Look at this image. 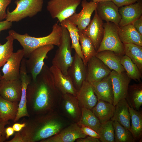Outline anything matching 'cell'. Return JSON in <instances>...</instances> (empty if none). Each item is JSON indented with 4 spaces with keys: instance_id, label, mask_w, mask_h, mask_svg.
I'll return each instance as SVG.
<instances>
[{
    "instance_id": "816d5d0a",
    "label": "cell",
    "mask_w": 142,
    "mask_h": 142,
    "mask_svg": "<svg viewBox=\"0 0 142 142\" xmlns=\"http://www.w3.org/2000/svg\"><path fill=\"white\" fill-rule=\"evenodd\" d=\"M2 121V119H0V121Z\"/></svg>"
},
{
    "instance_id": "f6af8a7d",
    "label": "cell",
    "mask_w": 142,
    "mask_h": 142,
    "mask_svg": "<svg viewBox=\"0 0 142 142\" xmlns=\"http://www.w3.org/2000/svg\"><path fill=\"white\" fill-rule=\"evenodd\" d=\"M26 123H24L20 124L16 123L14 124L12 126V128L14 131L19 132L21 131L22 129L26 126Z\"/></svg>"
},
{
    "instance_id": "30bf717a",
    "label": "cell",
    "mask_w": 142,
    "mask_h": 142,
    "mask_svg": "<svg viewBox=\"0 0 142 142\" xmlns=\"http://www.w3.org/2000/svg\"><path fill=\"white\" fill-rule=\"evenodd\" d=\"M24 57L23 49H19L16 52L13 53L3 66L2 69L3 75L1 80L9 81L20 79V68Z\"/></svg>"
},
{
    "instance_id": "5bb4252c",
    "label": "cell",
    "mask_w": 142,
    "mask_h": 142,
    "mask_svg": "<svg viewBox=\"0 0 142 142\" xmlns=\"http://www.w3.org/2000/svg\"><path fill=\"white\" fill-rule=\"evenodd\" d=\"M87 135L84 134L77 123L63 129L58 134L41 140L40 142H73Z\"/></svg>"
},
{
    "instance_id": "2e32d148",
    "label": "cell",
    "mask_w": 142,
    "mask_h": 142,
    "mask_svg": "<svg viewBox=\"0 0 142 142\" xmlns=\"http://www.w3.org/2000/svg\"><path fill=\"white\" fill-rule=\"evenodd\" d=\"M68 73L75 88L78 90L86 80L87 67L82 59L75 52L72 63L68 69Z\"/></svg>"
},
{
    "instance_id": "52a82bcc",
    "label": "cell",
    "mask_w": 142,
    "mask_h": 142,
    "mask_svg": "<svg viewBox=\"0 0 142 142\" xmlns=\"http://www.w3.org/2000/svg\"><path fill=\"white\" fill-rule=\"evenodd\" d=\"M81 0H50L47 9L52 18L60 23L75 13Z\"/></svg>"
},
{
    "instance_id": "8d00e7d4",
    "label": "cell",
    "mask_w": 142,
    "mask_h": 142,
    "mask_svg": "<svg viewBox=\"0 0 142 142\" xmlns=\"http://www.w3.org/2000/svg\"><path fill=\"white\" fill-rule=\"evenodd\" d=\"M100 141L102 142H115L113 121L110 119L101 124L98 133Z\"/></svg>"
},
{
    "instance_id": "cb8c5ba5",
    "label": "cell",
    "mask_w": 142,
    "mask_h": 142,
    "mask_svg": "<svg viewBox=\"0 0 142 142\" xmlns=\"http://www.w3.org/2000/svg\"><path fill=\"white\" fill-rule=\"evenodd\" d=\"M117 28L120 39L124 44L133 43L142 46V36L132 24L122 27L118 25Z\"/></svg>"
},
{
    "instance_id": "f546056e",
    "label": "cell",
    "mask_w": 142,
    "mask_h": 142,
    "mask_svg": "<svg viewBox=\"0 0 142 142\" xmlns=\"http://www.w3.org/2000/svg\"><path fill=\"white\" fill-rule=\"evenodd\" d=\"M126 99L130 106L138 110L142 105V83L129 85Z\"/></svg>"
},
{
    "instance_id": "8992f818",
    "label": "cell",
    "mask_w": 142,
    "mask_h": 142,
    "mask_svg": "<svg viewBox=\"0 0 142 142\" xmlns=\"http://www.w3.org/2000/svg\"><path fill=\"white\" fill-rule=\"evenodd\" d=\"M118 25L110 22L104 23V35L97 51V53L109 50L121 56L125 55L124 44L121 41L118 35Z\"/></svg>"
},
{
    "instance_id": "3957f363",
    "label": "cell",
    "mask_w": 142,
    "mask_h": 142,
    "mask_svg": "<svg viewBox=\"0 0 142 142\" xmlns=\"http://www.w3.org/2000/svg\"><path fill=\"white\" fill-rule=\"evenodd\" d=\"M52 28L49 34L42 37H32L27 33L21 34L12 30L9 31L8 33L14 40L19 42L23 48L24 57L28 58L32 51L40 47L48 45L59 46L62 35V26L56 23Z\"/></svg>"
},
{
    "instance_id": "d590c367",
    "label": "cell",
    "mask_w": 142,
    "mask_h": 142,
    "mask_svg": "<svg viewBox=\"0 0 142 142\" xmlns=\"http://www.w3.org/2000/svg\"><path fill=\"white\" fill-rule=\"evenodd\" d=\"M115 142H134L135 140L130 131L117 121H113Z\"/></svg>"
},
{
    "instance_id": "d4e9b609",
    "label": "cell",
    "mask_w": 142,
    "mask_h": 142,
    "mask_svg": "<svg viewBox=\"0 0 142 142\" xmlns=\"http://www.w3.org/2000/svg\"><path fill=\"white\" fill-rule=\"evenodd\" d=\"M111 70L119 73L125 72L121 63L122 56L115 52L104 50L97 53L95 56Z\"/></svg>"
},
{
    "instance_id": "44dd1931",
    "label": "cell",
    "mask_w": 142,
    "mask_h": 142,
    "mask_svg": "<svg viewBox=\"0 0 142 142\" xmlns=\"http://www.w3.org/2000/svg\"><path fill=\"white\" fill-rule=\"evenodd\" d=\"M90 84L98 100H101L113 104L114 95L109 75L100 81Z\"/></svg>"
},
{
    "instance_id": "db71d44e",
    "label": "cell",
    "mask_w": 142,
    "mask_h": 142,
    "mask_svg": "<svg viewBox=\"0 0 142 142\" xmlns=\"http://www.w3.org/2000/svg\"><path fill=\"white\" fill-rule=\"evenodd\" d=\"M0 119H1V118H0Z\"/></svg>"
},
{
    "instance_id": "603a6c76",
    "label": "cell",
    "mask_w": 142,
    "mask_h": 142,
    "mask_svg": "<svg viewBox=\"0 0 142 142\" xmlns=\"http://www.w3.org/2000/svg\"><path fill=\"white\" fill-rule=\"evenodd\" d=\"M61 96L63 109L65 113L69 118L78 122L80 117L81 109L77 97L69 93L62 95Z\"/></svg>"
},
{
    "instance_id": "4dcf8cb0",
    "label": "cell",
    "mask_w": 142,
    "mask_h": 142,
    "mask_svg": "<svg viewBox=\"0 0 142 142\" xmlns=\"http://www.w3.org/2000/svg\"><path fill=\"white\" fill-rule=\"evenodd\" d=\"M79 125H83L93 129L98 133L101 123L92 111L82 107L80 118L77 123Z\"/></svg>"
},
{
    "instance_id": "e0dca14e",
    "label": "cell",
    "mask_w": 142,
    "mask_h": 142,
    "mask_svg": "<svg viewBox=\"0 0 142 142\" xmlns=\"http://www.w3.org/2000/svg\"><path fill=\"white\" fill-rule=\"evenodd\" d=\"M49 68L55 85L61 95L69 93L76 96L77 90L69 75L64 74L59 69L53 65Z\"/></svg>"
},
{
    "instance_id": "c3c4849f",
    "label": "cell",
    "mask_w": 142,
    "mask_h": 142,
    "mask_svg": "<svg viewBox=\"0 0 142 142\" xmlns=\"http://www.w3.org/2000/svg\"><path fill=\"white\" fill-rule=\"evenodd\" d=\"M6 139L5 135H0V142L4 141Z\"/></svg>"
},
{
    "instance_id": "484cf974",
    "label": "cell",
    "mask_w": 142,
    "mask_h": 142,
    "mask_svg": "<svg viewBox=\"0 0 142 142\" xmlns=\"http://www.w3.org/2000/svg\"><path fill=\"white\" fill-rule=\"evenodd\" d=\"M129 106L126 99H123L120 100L115 106L114 115L111 119L113 121H117L130 130L131 119Z\"/></svg>"
},
{
    "instance_id": "7402d4cb",
    "label": "cell",
    "mask_w": 142,
    "mask_h": 142,
    "mask_svg": "<svg viewBox=\"0 0 142 142\" xmlns=\"http://www.w3.org/2000/svg\"><path fill=\"white\" fill-rule=\"evenodd\" d=\"M76 97L82 107L91 110L98 101L91 84L86 80L77 90Z\"/></svg>"
},
{
    "instance_id": "74e56055",
    "label": "cell",
    "mask_w": 142,
    "mask_h": 142,
    "mask_svg": "<svg viewBox=\"0 0 142 142\" xmlns=\"http://www.w3.org/2000/svg\"><path fill=\"white\" fill-rule=\"evenodd\" d=\"M6 42L4 44L0 43V69L6 63L13 52L14 39L10 35L6 38Z\"/></svg>"
},
{
    "instance_id": "ba28073f",
    "label": "cell",
    "mask_w": 142,
    "mask_h": 142,
    "mask_svg": "<svg viewBox=\"0 0 142 142\" xmlns=\"http://www.w3.org/2000/svg\"><path fill=\"white\" fill-rule=\"evenodd\" d=\"M54 48V45H48L38 47L32 51L28 59H26V67L28 74L31 75L32 79L36 80L44 64V60L47 54Z\"/></svg>"
},
{
    "instance_id": "11a10c76",
    "label": "cell",
    "mask_w": 142,
    "mask_h": 142,
    "mask_svg": "<svg viewBox=\"0 0 142 142\" xmlns=\"http://www.w3.org/2000/svg\"></svg>"
},
{
    "instance_id": "f5cc1de1",
    "label": "cell",
    "mask_w": 142,
    "mask_h": 142,
    "mask_svg": "<svg viewBox=\"0 0 142 142\" xmlns=\"http://www.w3.org/2000/svg\"><path fill=\"white\" fill-rule=\"evenodd\" d=\"M0 34H1V32H0Z\"/></svg>"
},
{
    "instance_id": "7bdbcfd3",
    "label": "cell",
    "mask_w": 142,
    "mask_h": 142,
    "mask_svg": "<svg viewBox=\"0 0 142 142\" xmlns=\"http://www.w3.org/2000/svg\"><path fill=\"white\" fill-rule=\"evenodd\" d=\"M77 142H100L99 139L87 136L84 138H80L77 139Z\"/></svg>"
},
{
    "instance_id": "4fadbf2b",
    "label": "cell",
    "mask_w": 142,
    "mask_h": 142,
    "mask_svg": "<svg viewBox=\"0 0 142 142\" xmlns=\"http://www.w3.org/2000/svg\"><path fill=\"white\" fill-rule=\"evenodd\" d=\"M86 67L85 80L90 83L101 80L109 75L112 70L95 56L89 60Z\"/></svg>"
},
{
    "instance_id": "6da1fadb",
    "label": "cell",
    "mask_w": 142,
    "mask_h": 142,
    "mask_svg": "<svg viewBox=\"0 0 142 142\" xmlns=\"http://www.w3.org/2000/svg\"><path fill=\"white\" fill-rule=\"evenodd\" d=\"M59 94L61 95L55 85L50 68L44 64L36 80L32 79L28 86L27 110L32 114L37 115L50 113L54 106V100Z\"/></svg>"
},
{
    "instance_id": "b9f144b4",
    "label": "cell",
    "mask_w": 142,
    "mask_h": 142,
    "mask_svg": "<svg viewBox=\"0 0 142 142\" xmlns=\"http://www.w3.org/2000/svg\"><path fill=\"white\" fill-rule=\"evenodd\" d=\"M132 24L138 32L142 36V16L135 21Z\"/></svg>"
},
{
    "instance_id": "9a60e30c",
    "label": "cell",
    "mask_w": 142,
    "mask_h": 142,
    "mask_svg": "<svg viewBox=\"0 0 142 142\" xmlns=\"http://www.w3.org/2000/svg\"><path fill=\"white\" fill-rule=\"evenodd\" d=\"M93 19L85 29L82 31L91 41L97 50L103 37L104 33L103 21L98 15L96 10Z\"/></svg>"
},
{
    "instance_id": "e575fe53",
    "label": "cell",
    "mask_w": 142,
    "mask_h": 142,
    "mask_svg": "<svg viewBox=\"0 0 142 142\" xmlns=\"http://www.w3.org/2000/svg\"><path fill=\"white\" fill-rule=\"evenodd\" d=\"M121 63L128 76L131 79L140 82L142 73L136 65L128 56L125 55L121 58Z\"/></svg>"
},
{
    "instance_id": "9c48e42d",
    "label": "cell",
    "mask_w": 142,
    "mask_h": 142,
    "mask_svg": "<svg viewBox=\"0 0 142 142\" xmlns=\"http://www.w3.org/2000/svg\"><path fill=\"white\" fill-rule=\"evenodd\" d=\"M109 76L112 82L114 95L113 104L115 106L120 100L126 99L131 79L125 72L119 73L112 70Z\"/></svg>"
},
{
    "instance_id": "1f68e13d",
    "label": "cell",
    "mask_w": 142,
    "mask_h": 142,
    "mask_svg": "<svg viewBox=\"0 0 142 142\" xmlns=\"http://www.w3.org/2000/svg\"><path fill=\"white\" fill-rule=\"evenodd\" d=\"M131 121L130 131L135 140H141L142 135V115L141 112L129 106Z\"/></svg>"
},
{
    "instance_id": "681fc988",
    "label": "cell",
    "mask_w": 142,
    "mask_h": 142,
    "mask_svg": "<svg viewBox=\"0 0 142 142\" xmlns=\"http://www.w3.org/2000/svg\"><path fill=\"white\" fill-rule=\"evenodd\" d=\"M91 0L92 1H93L95 2H100L108 1H111V0Z\"/></svg>"
},
{
    "instance_id": "4316f807",
    "label": "cell",
    "mask_w": 142,
    "mask_h": 142,
    "mask_svg": "<svg viewBox=\"0 0 142 142\" xmlns=\"http://www.w3.org/2000/svg\"><path fill=\"white\" fill-rule=\"evenodd\" d=\"M115 109V106L113 104L98 100L96 104L91 110L101 124L111 119Z\"/></svg>"
},
{
    "instance_id": "ac0fdd59",
    "label": "cell",
    "mask_w": 142,
    "mask_h": 142,
    "mask_svg": "<svg viewBox=\"0 0 142 142\" xmlns=\"http://www.w3.org/2000/svg\"><path fill=\"white\" fill-rule=\"evenodd\" d=\"M22 93L20 79L12 80H1L0 83V96L4 99L14 102H19Z\"/></svg>"
},
{
    "instance_id": "f35d334b",
    "label": "cell",
    "mask_w": 142,
    "mask_h": 142,
    "mask_svg": "<svg viewBox=\"0 0 142 142\" xmlns=\"http://www.w3.org/2000/svg\"><path fill=\"white\" fill-rule=\"evenodd\" d=\"M11 1L12 0H0V21L5 19L6 8Z\"/></svg>"
},
{
    "instance_id": "7dc6e473",
    "label": "cell",
    "mask_w": 142,
    "mask_h": 142,
    "mask_svg": "<svg viewBox=\"0 0 142 142\" xmlns=\"http://www.w3.org/2000/svg\"><path fill=\"white\" fill-rule=\"evenodd\" d=\"M9 124L8 121H0V135H5V126Z\"/></svg>"
},
{
    "instance_id": "ab89813d",
    "label": "cell",
    "mask_w": 142,
    "mask_h": 142,
    "mask_svg": "<svg viewBox=\"0 0 142 142\" xmlns=\"http://www.w3.org/2000/svg\"><path fill=\"white\" fill-rule=\"evenodd\" d=\"M79 126L83 133L86 135L99 138L100 136L93 129L83 125Z\"/></svg>"
},
{
    "instance_id": "60d3db41",
    "label": "cell",
    "mask_w": 142,
    "mask_h": 142,
    "mask_svg": "<svg viewBox=\"0 0 142 142\" xmlns=\"http://www.w3.org/2000/svg\"><path fill=\"white\" fill-rule=\"evenodd\" d=\"M138 0H111L118 7L128 6L134 3Z\"/></svg>"
},
{
    "instance_id": "7c38bea8",
    "label": "cell",
    "mask_w": 142,
    "mask_h": 142,
    "mask_svg": "<svg viewBox=\"0 0 142 142\" xmlns=\"http://www.w3.org/2000/svg\"><path fill=\"white\" fill-rule=\"evenodd\" d=\"M82 9L78 13H76L68 19L76 26L79 31L84 30L91 21L92 15L96 9L98 2L92 1L88 2L86 0L81 2Z\"/></svg>"
},
{
    "instance_id": "bcb514c9",
    "label": "cell",
    "mask_w": 142,
    "mask_h": 142,
    "mask_svg": "<svg viewBox=\"0 0 142 142\" xmlns=\"http://www.w3.org/2000/svg\"><path fill=\"white\" fill-rule=\"evenodd\" d=\"M14 132L13 128L8 127L5 129V133L6 139H8L9 137L12 135Z\"/></svg>"
},
{
    "instance_id": "8fae6325",
    "label": "cell",
    "mask_w": 142,
    "mask_h": 142,
    "mask_svg": "<svg viewBox=\"0 0 142 142\" xmlns=\"http://www.w3.org/2000/svg\"><path fill=\"white\" fill-rule=\"evenodd\" d=\"M26 59L23 58L21 63L20 70V79L21 82L22 93L18 104V111L16 118L13 120L16 122L22 117H29L27 106V90L31 82V78L27 72L25 63Z\"/></svg>"
},
{
    "instance_id": "ffe728a7",
    "label": "cell",
    "mask_w": 142,
    "mask_h": 142,
    "mask_svg": "<svg viewBox=\"0 0 142 142\" xmlns=\"http://www.w3.org/2000/svg\"><path fill=\"white\" fill-rule=\"evenodd\" d=\"M119 11L121 17L119 26L132 24L142 16V0H138L134 3L120 7Z\"/></svg>"
},
{
    "instance_id": "d6986e66",
    "label": "cell",
    "mask_w": 142,
    "mask_h": 142,
    "mask_svg": "<svg viewBox=\"0 0 142 142\" xmlns=\"http://www.w3.org/2000/svg\"><path fill=\"white\" fill-rule=\"evenodd\" d=\"M119 9V7L112 1H108L98 3L96 10L103 21L118 25L121 18Z\"/></svg>"
},
{
    "instance_id": "ee69618b",
    "label": "cell",
    "mask_w": 142,
    "mask_h": 142,
    "mask_svg": "<svg viewBox=\"0 0 142 142\" xmlns=\"http://www.w3.org/2000/svg\"><path fill=\"white\" fill-rule=\"evenodd\" d=\"M12 26V23L6 20L0 21V32L10 29Z\"/></svg>"
},
{
    "instance_id": "836d02e7",
    "label": "cell",
    "mask_w": 142,
    "mask_h": 142,
    "mask_svg": "<svg viewBox=\"0 0 142 142\" xmlns=\"http://www.w3.org/2000/svg\"><path fill=\"white\" fill-rule=\"evenodd\" d=\"M125 55L135 64L142 72V47L134 44H124Z\"/></svg>"
},
{
    "instance_id": "7a4b0ae2",
    "label": "cell",
    "mask_w": 142,
    "mask_h": 142,
    "mask_svg": "<svg viewBox=\"0 0 142 142\" xmlns=\"http://www.w3.org/2000/svg\"><path fill=\"white\" fill-rule=\"evenodd\" d=\"M64 125L60 118L50 112L30 120L19 132L22 142H40L58 134Z\"/></svg>"
},
{
    "instance_id": "277c9868",
    "label": "cell",
    "mask_w": 142,
    "mask_h": 142,
    "mask_svg": "<svg viewBox=\"0 0 142 142\" xmlns=\"http://www.w3.org/2000/svg\"><path fill=\"white\" fill-rule=\"evenodd\" d=\"M62 27V33L60 44L52 63V65L59 69L63 74L68 75V70L73 61L74 56L72 55V48L69 33L65 27Z\"/></svg>"
},
{
    "instance_id": "5b68a950",
    "label": "cell",
    "mask_w": 142,
    "mask_h": 142,
    "mask_svg": "<svg viewBox=\"0 0 142 142\" xmlns=\"http://www.w3.org/2000/svg\"><path fill=\"white\" fill-rule=\"evenodd\" d=\"M15 8L12 11L7 10L6 20L12 22H18L27 17H32L41 12L43 0H16Z\"/></svg>"
},
{
    "instance_id": "83f0119b",
    "label": "cell",
    "mask_w": 142,
    "mask_h": 142,
    "mask_svg": "<svg viewBox=\"0 0 142 142\" xmlns=\"http://www.w3.org/2000/svg\"><path fill=\"white\" fill-rule=\"evenodd\" d=\"M19 103L7 100L0 96V117L2 121L14 120L17 113Z\"/></svg>"
},
{
    "instance_id": "f907efd6",
    "label": "cell",
    "mask_w": 142,
    "mask_h": 142,
    "mask_svg": "<svg viewBox=\"0 0 142 142\" xmlns=\"http://www.w3.org/2000/svg\"><path fill=\"white\" fill-rule=\"evenodd\" d=\"M2 75H1V73L0 72V81L2 79Z\"/></svg>"
},
{
    "instance_id": "d6a6232c",
    "label": "cell",
    "mask_w": 142,
    "mask_h": 142,
    "mask_svg": "<svg viewBox=\"0 0 142 142\" xmlns=\"http://www.w3.org/2000/svg\"><path fill=\"white\" fill-rule=\"evenodd\" d=\"M79 42L81 52L83 57V62L86 66L89 60L95 56L97 51L90 39L82 31H79Z\"/></svg>"
},
{
    "instance_id": "f1b7e54d",
    "label": "cell",
    "mask_w": 142,
    "mask_h": 142,
    "mask_svg": "<svg viewBox=\"0 0 142 142\" xmlns=\"http://www.w3.org/2000/svg\"><path fill=\"white\" fill-rule=\"evenodd\" d=\"M60 26L65 27L68 30L71 40V47L75 52L84 61L79 42V30L77 26L71 22L68 18L60 23Z\"/></svg>"
}]
</instances>
